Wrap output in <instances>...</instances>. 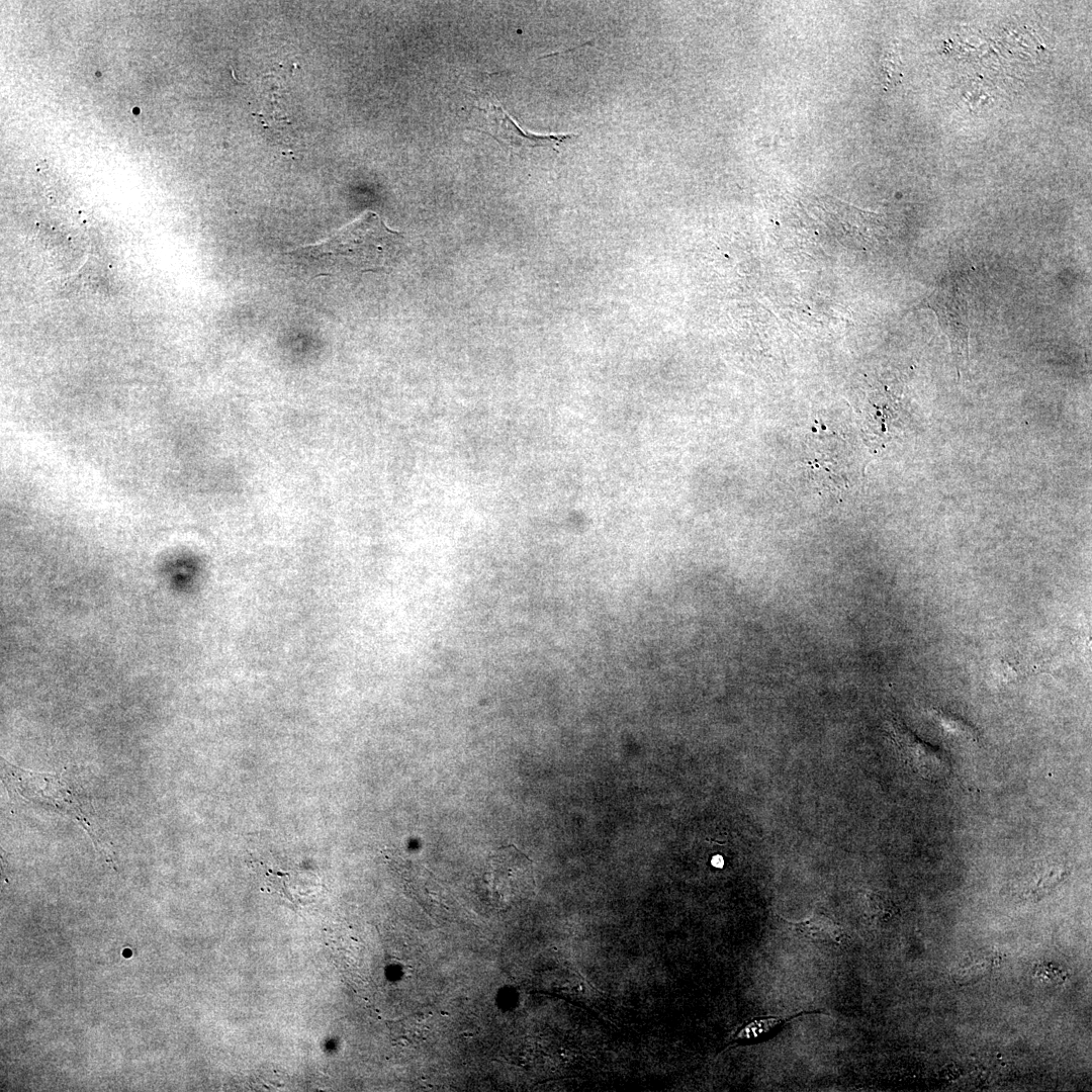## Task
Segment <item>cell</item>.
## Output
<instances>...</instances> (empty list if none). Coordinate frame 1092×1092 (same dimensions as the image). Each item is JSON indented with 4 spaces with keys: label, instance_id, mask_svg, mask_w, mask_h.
<instances>
[{
    "label": "cell",
    "instance_id": "8992f818",
    "mask_svg": "<svg viewBox=\"0 0 1092 1092\" xmlns=\"http://www.w3.org/2000/svg\"><path fill=\"white\" fill-rule=\"evenodd\" d=\"M932 719L945 733L964 739H977V733L973 726L963 719L940 709H932Z\"/></svg>",
    "mask_w": 1092,
    "mask_h": 1092
},
{
    "label": "cell",
    "instance_id": "6da1fadb",
    "mask_svg": "<svg viewBox=\"0 0 1092 1092\" xmlns=\"http://www.w3.org/2000/svg\"><path fill=\"white\" fill-rule=\"evenodd\" d=\"M402 239V235L388 229L379 215L367 211L327 240L298 251L329 263L342 260L361 271L377 270L394 259Z\"/></svg>",
    "mask_w": 1092,
    "mask_h": 1092
},
{
    "label": "cell",
    "instance_id": "ba28073f",
    "mask_svg": "<svg viewBox=\"0 0 1092 1092\" xmlns=\"http://www.w3.org/2000/svg\"><path fill=\"white\" fill-rule=\"evenodd\" d=\"M712 864L721 868L723 866V858L720 855H716L712 859Z\"/></svg>",
    "mask_w": 1092,
    "mask_h": 1092
},
{
    "label": "cell",
    "instance_id": "52a82bcc",
    "mask_svg": "<svg viewBox=\"0 0 1092 1092\" xmlns=\"http://www.w3.org/2000/svg\"><path fill=\"white\" fill-rule=\"evenodd\" d=\"M897 64V57L895 55H889L884 61V70L889 82H894L895 78L899 76V70Z\"/></svg>",
    "mask_w": 1092,
    "mask_h": 1092
},
{
    "label": "cell",
    "instance_id": "277c9868",
    "mask_svg": "<svg viewBox=\"0 0 1092 1092\" xmlns=\"http://www.w3.org/2000/svg\"><path fill=\"white\" fill-rule=\"evenodd\" d=\"M929 307L935 312L938 323L949 340L951 353L960 370L969 361V325L967 315L958 298L944 289L932 292Z\"/></svg>",
    "mask_w": 1092,
    "mask_h": 1092
},
{
    "label": "cell",
    "instance_id": "5b68a950",
    "mask_svg": "<svg viewBox=\"0 0 1092 1092\" xmlns=\"http://www.w3.org/2000/svg\"><path fill=\"white\" fill-rule=\"evenodd\" d=\"M489 133L510 148L549 147L557 151L558 146L574 139L573 133L535 134L525 131L511 118L502 106L490 105L486 110Z\"/></svg>",
    "mask_w": 1092,
    "mask_h": 1092
},
{
    "label": "cell",
    "instance_id": "3957f363",
    "mask_svg": "<svg viewBox=\"0 0 1092 1092\" xmlns=\"http://www.w3.org/2000/svg\"><path fill=\"white\" fill-rule=\"evenodd\" d=\"M887 731L902 760L916 774L929 781H940L950 775L951 765L942 750L917 737L902 722H887Z\"/></svg>",
    "mask_w": 1092,
    "mask_h": 1092
},
{
    "label": "cell",
    "instance_id": "7a4b0ae2",
    "mask_svg": "<svg viewBox=\"0 0 1092 1092\" xmlns=\"http://www.w3.org/2000/svg\"><path fill=\"white\" fill-rule=\"evenodd\" d=\"M3 781L10 796L22 802L50 805L54 809L77 820L88 832L96 848L103 845L98 830L83 809L78 794L67 786L61 777L38 774L16 767L2 760Z\"/></svg>",
    "mask_w": 1092,
    "mask_h": 1092
}]
</instances>
